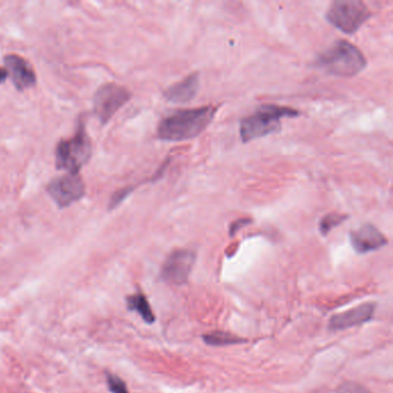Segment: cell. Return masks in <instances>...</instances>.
Here are the masks:
<instances>
[{"label": "cell", "instance_id": "obj_1", "mask_svg": "<svg viewBox=\"0 0 393 393\" xmlns=\"http://www.w3.org/2000/svg\"><path fill=\"white\" fill-rule=\"evenodd\" d=\"M217 110V106H207L172 112L159 123L157 136L159 140L168 142L187 141L195 138L213 123Z\"/></svg>", "mask_w": 393, "mask_h": 393}, {"label": "cell", "instance_id": "obj_17", "mask_svg": "<svg viewBox=\"0 0 393 393\" xmlns=\"http://www.w3.org/2000/svg\"><path fill=\"white\" fill-rule=\"evenodd\" d=\"M337 393H372L368 389L357 383H345L338 389Z\"/></svg>", "mask_w": 393, "mask_h": 393}, {"label": "cell", "instance_id": "obj_12", "mask_svg": "<svg viewBox=\"0 0 393 393\" xmlns=\"http://www.w3.org/2000/svg\"><path fill=\"white\" fill-rule=\"evenodd\" d=\"M198 73H192L183 78V81L173 84L164 91V97L168 102L187 103L195 98L198 95L200 81Z\"/></svg>", "mask_w": 393, "mask_h": 393}, {"label": "cell", "instance_id": "obj_7", "mask_svg": "<svg viewBox=\"0 0 393 393\" xmlns=\"http://www.w3.org/2000/svg\"><path fill=\"white\" fill-rule=\"evenodd\" d=\"M195 252L189 250H177L168 256L162 267V278L173 285H183L188 282L195 263Z\"/></svg>", "mask_w": 393, "mask_h": 393}, {"label": "cell", "instance_id": "obj_13", "mask_svg": "<svg viewBox=\"0 0 393 393\" xmlns=\"http://www.w3.org/2000/svg\"><path fill=\"white\" fill-rule=\"evenodd\" d=\"M127 306H128L129 310L140 314L144 322H147V323L155 322V315L151 310L150 305L148 302L147 297H144L142 293L127 297Z\"/></svg>", "mask_w": 393, "mask_h": 393}, {"label": "cell", "instance_id": "obj_5", "mask_svg": "<svg viewBox=\"0 0 393 393\" xmlns=\"http://www.w3.org/2000/svg\"><path fill=\"white\" fill-rule=\"evenodd\" d=\"M372 16L369 9L360 0H336L327 9V21L344 34L352 35Z\"/></svg>", "mask_w": 393, "mask_h": 393}, {"label": "cell", "instance_id": "obj_2", "mask_svg": "<svg viewBox=\"0 0 393 393\" xmlns=\"http://www.w3.org/2000/svg\"><path fill=\"white\" fill-rule=\"evenodd\" d=\"M315 65L330 76L352 78L366 68L367 59L354 44L346 39H340L325 52L318 54Z\"/></svg>", "mask_w": 393, "mask_h": 393}, {"label": "cell", "instance_id": "obj_15", "mask_svg": "<svg viewBox=\"0 0 393 393\" xmlns=\"http://www.w3.org/2000/svg\"><path fill=\"white\" fill-rule=\"evenodd\" d=\"M348 218V215L340 213H331L325 215L320 222V232L322 235H327L332 231L333 228L340 225Z\"/></svg>", "mask_w": 393, "mask_h": 393}, {"label": "cell", "instance_id": "obj_16", "mask_svg": "<svg viewBox=\"0 0 393 393\" xmlns=\"http://www.w3.org/2000/svg\"><path fill=\"white\" fill-rule=\"evenodd\" d=\"M108 390L112 393H129L125 382L118 376L111 375V374L108 375Z\"/></svg>", "mask_w": 393, "mask_h": 393}, {"label": "cell", "instance_id": "obj_18", "mask_svg": "<svg viewBox=\"0 0 393 393\" xmlns=\"http://www.w3.org/2000/svg\"><path fill=\"white\" fill-rule=\"evenodd\" d=\"M247 223L248 222H247L246 220H238V222H235V224L231 226V235H235V232L238 231L241 226L246 225Z\"/></svg>", "mask_w": 393, "mask_h": 393}, {"label": "cell", "instance_id": "obj_8", "mask_svg": "<svg viewBox=\"0 0 393 393\" xmlns=\"http://www.w3.org/2000/svg\"><path fill=\"white\" fill-rule=\"evenodd\" d=\"M86 187L78 174H67L49 183V195L61 208H66L83 198Z\"/></svg>", "mask_w": 393, "mask_h": 393}, {"label": "cell", "instance_id": "obj_19", "mask_svg": "<svg viewBox=\"0 0 393 393\" xmlns=\"http://www.w3.org/2000/svg\"><path fill=\"white\" fill-rule=\"evenodd\" d=\"M7 78V72L5 69L0 67V83H3Z\"/></svg>", "mask_w": 393, "mask_h": 393}, {"label": "cell", "instance_id": "obj_9", "mask_svg": "<svg viewBox=\"0 0 393 393\" xmlns=\"http://www.w3.org/2000/svg\"><path fill=\"white\" fill-rule=\"evenodd\" d=\"M352 247L359 254H367L387 246V239L376 226L364 224L349 233Z\"/></svg>", "mask_w": 393, "mask_h": 393}, {"label": "cell", "instance_id": "obj_10", "mask_svg": "<svg viewBox=\"0 0 393 393\" xmlns=\"http://www.w3.org/2000/svg\"><path fill=\"white\" fill-rule=\"evenodd\" d=\"M375 312V303H363L347 312H340L331 317L329 327L331 330H345L348 327L363 325L372 320Z\"/></svg>", "mask_w": 393, "mask_h": 393}, {"label": "cell", "instance_id": "obj_11", "mask_svg": "<svg viewBox=\"0 0 393 393\" xmlns=\"http://www.w3.org/2000/svg\"><path fill=\"white\" fill-rule=\"evenodd\" d=\"M5 63L9 68L13 83L19 91H24L36 83V76L31 65L24 58L16 54H9L5 58Z\"/></svg>", "mask_w": 393, "mask_h": 393}, {"label": "cell", "instance_id": "obj_14", "mask_svg": "<svg viewBox=\"0 0 393 393\" xmlns=\"http://www.w3.org/2000/svg\"><path fill=\"white\" fill-rule=\"evenodd\" d=\"M203 340L207 344L213 346L232 345V344H238V342H245V340H240L231 333L220 332V331L205 335Z\"/></svg>", "mask_w": 393, "mask_h": 393}, {"label": "cell", "instance_id": "obj_6", "mask_svg": "<svg viewBox=\"0 0 393 393\" xmlns=\"http://www.w3.org/2000/svg\"><path fill=\"white\" fill-rule=\"evenodd\" d=\"M131 98L126 88L116 83L104 84L97 91L93 98V110L99 121L108 123L119 108H123Z\"/></svg>", "mask_w": 393, "mask_h": 393}, {"label": "cell", "instance_id": "obj_4", "mask_svg": "<svg viewBox=\"0 0 393 393\" xmlns=\"http://www.w3.org/2000/svg\"><path fill=\"white\" fill-rule=\"evenodd\" d=\"M93 148L86 126L80 121L78 132L73 138L59 142L56 148V165L68 174H78V171L91 159Z\"/></svg>", "mask_w": 393, "mask_h": 393}, {"label": "cell", "instance_id": "obj_3", "mask_svg": "<svg viewBox=\"0 0 393 393\" xmlns=\"http://www.w3.org/2000/svg\"><path fill=\"white\" fill-rule=\"evenodd\" d=\"M300 111L288 106L263 104L240 121V138L243 143L280 132L284 118L300 117Z\"/></svg>", "mask_w": 393, "mask_h": 393}]
</instances>
